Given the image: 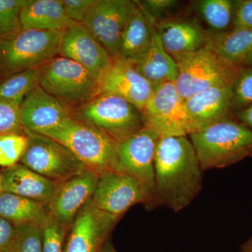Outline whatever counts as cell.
Returning <instances> with one entry per match:
<instances>
[{
	"label": "cell",
	"mask_w": 252,
	"mask_h": 252,
	"mask_svg": "<svg viewBox=\"0 0 252 252\" xmlns=\"http://www.w3.org/2000/svg\"><path fill=\"white\" fill-rule=\"evenodd\" d=\"M203 170L223 168L252 157V130L225 119L190 135Z\"/></svg>",
	"instance_id": "7a4b0ae2"
},
{
	"label": "cell",
	"mask_w": 252,
	"mask_h": 252,
	"mask_svg": "<svg viewBox=\"0 0 252 252\" xmlns=\"http://www.w3.org/2000/svg\"><path fill=\"white\" fill-rule=\"evenodd\" d=\"M252 104V67H243L233 84V111L241 110Z\"/></svg>",
	"instance_id": "1f68e13d"
},
{
	"label": "cell",
	"mask_w": 252,
	"mask_h": 252,
	"mask_svg": "<svg viewBox=\"0 0 252 252\" xmlns=\"http://www.w3.org/2000/svg\"><path fill=\"white\" fill-rule=\"evenodd\" d=\"M240 252H252V239L244 245Z\"/></svg>",
	"instance_id": "60d3db41"
},
{
	"label": "cell",
	"mask_w": 252,
	"mask_h": 252,
	"mask_svg": "<svg viewBox=\"0 0 252 252\" xmlns=\"http://www.w3.org/2000/svg\"><path fill=\"white\" fill-rule=\"evenodd\" d=\"M0 175L3 191L35 200L46 206L54 198L60 184L36 173L22 163L5 168Z\"/></svg>",
	"instance_id": "d6986e66"
},
{
	"label": "cell",
	"mask_w": 252,
	"mask_h": 252,
	"mask_svg": "<svg viewBox=\"0 0 252 252\" xmlns=\"http://www.w3.org/2000/svg\"><path fill=\"white\" fill-rule=\"evenodd\" d=\"M29 0H0V36L21 31L20 14Z\"/></svg>",
	"instance_id": "f546056e"
},
{
	"label": "cell",
	"mask_w": 252,
	"mask_h": 252,
	"mask_svg": "<svg viewBox=\"0 0 252 252\" xmlns=\"http://www.w3.org/2000/svg\"><path fill=\"white\" fill-rule=\"evenodd\" d=\"M137 72L154 85L175 82L178 76L177 63L162 46L154 21L151 45L146 54L133 64Z\"/></svg>",
	"instance_id": "7402d4cb"
},
{
	"label": "cell",
	"mask_w": 252,
	"mask_h": 252,
	"mask_svg": "<svg viewBox=\"0 0 252 252\" xmlns=\"http://www.w3.org/2000/svg\"><path fill=\"white\" fill-rule=\"evenodd\" d=\"M67 147L99 176L117 170V143L98 129L70 117L57 127L39 132Z\"/></svg>",
	"instance_id": "3957f363"
},
{
	"label": "cell",
	"mask_w": 252,
	"mask_h": 252,
	"mask_svg": "<svg viewBox=\"0 0 252 252\" xmlns=\"http://www.w3.org/2000/svg\"><path fill=\"white\" fill-rule=\"evenodd\" d=\"M61 2L71 21L82 23L96 0H61Z\"/></svg>",
	"instance_id": "e575fe53"
},
{
	"label": "cell",
	"mask_w": 252,
	"mask_h": 252,
	"mask_svg": "<svg viewBox=\"0 0 252 252\" xmlns=\"http://www.w3.org/2000/svg\"><path fill=\"white\" fill-rule=\"evenodd\" d=\"M72 109L36 86L21 106V122L24 132L39 133L57 127L72 117Z\"/></svg>",
	"instance_id": "ac0fdd59"
},
{
	"label": "cell",
	"mask_w": 252,
	"mask_h": 252,
	"mask_svg": "<svg viewBox=\"0 0 252 252\" xmlns=\"http://www.w3.org/2000/svg\"><path fill=\"white\" fill-rule=\"evenodd\" d=\"M63 31L21 30L0 36V73L3 79L31 68L41 67L59 56Z\"/></svg>",
	"instance_id": "8992f818"
},
{
	"label": "cell",
	"mask_w": 252,
	"mask_h": 252,
	"mask_svg": "<svg viewBox=\"0 0 252 252\" xmlns=\"http://www.w3.org/2000/svg\"><path fill=\"white\" fill-rule=\"evenodd\" d=\"M2 191V179H1V176L0 175V193Z\"/></svg>",
	"instance_id": "b9f144b4"
},
{
	"label": "cell",
	"mask_w": 252,
	"mask_h": 252,
	"mask_svg": "<svg viewBox=\"0 0 252 252\" xmlns=\"http://www.w3.org/2000/svg\"><path fill=\"white\" fill-rule=\"evenodd\" d=\"M100 252H117L115 250L114 247L113 246L112 243H111L110 240H107L104 244L103 248L101 250Z\"/></svg>",
	"instance_id": "ab89813d"
},
{
	"label": "cell",
	"mask_w": 252,
	"mask_h": 252,
	"mask_svg": "<svg viewBox=\"0 0 252 252\" xmlns=\"http://www.w3.org/2000/svg\"><path fill=\"white\" fill-rule=\"evenodd\" d=\"M91 205L117 218L136 204L150 209L157 207L142 186L130 176L109 170L99 176Z\"/></svg>",
	"instance_id": "8fae6325"
},
{
	"label": "cell",
	"mask_w": 252,
	"mask_h": 252,
	"mask_svg": "<svg viewBox=\"0 0 252 252\" xmlns=\"http://www.w3.org/2000/svg\"><path fill=\"white\" fill-rule=\"evenodd\" d=\"M142 114L144 127L154 131L160 138L190 135L185 99L179 94L175 82L156 86Z\"/></svg>",
	"instance_id": "9c48e42d"
},
{
	"label": "cell",
	"mask_w": 252,
	"mask_h": 252,
	"mask_svg": "<svg viewBox=\"0 0 252 252\" xmlns=\"http://www.w3.org/2000/svg\"><path fill=\"white\" fill-rule=\"evenodd\" d=\"M194 8L199 17L211 30L210 33L223 32L232 28L235 1L200 0L195 1Z\"/></svg>",
	"instance_id": "484cf974"
},
{
	"label": "cell",
	"mask_w": 252,
	"mask_h": 252,
	"mask_svg": "<svg viewBox=\"0 0 252 252\" xmlns=\"http://www.w3.org/2000/svg\"><path fill=\"white\" fill-rule=\"evenodd\" d=\"M42 252H64L69 228L58 221L50 214L39 225Z\"/></svg>",
	"instance_id": "f1b7e54d"
},
{
	"label": "cell",
	"mask_w": 252,
	"mask_h": 252,
	"mask_svg": "<svg viewBox=\"0 0 252 252\" xmlns=\"http://www.w3.org/2000/svg\"><path fill=\"white\" fill-rule=\"evenodd\" d=\"M59 56L77 63L98 80L112 60L108 51L82 23L72 21L63 30Z\"/></svg>",
	"instance_id": "5bb4252c"
},
{
	"label": "cell",
	"mask_w": 252,
	"mask_h": 252,
	"mask_svg": "<svg viewBox=\"0 0 252 252\" xmlns=\"http://www.w3.org/2000/svg\"><path fill=\"white\" fill-rule=\"evenodd\" d=\"M39 86L71 109L98 94L99 80L72 60L57 56L41 68Z\"/></svg>",
	"instance_id": "52a82bcc"
},
{
	"label": "cell",
	"mask_w": 252,
	"mask_h": 252,
	"mask_svg": "<svg viewBox=\"0 0 252 252\" xmlns=\"http://www.w3.org/2000/svg\"><path fill=\"white\" fill-rule=\"evenodd\" d=\"M156 190L159 203L179 212L203 188V169L187 136L160 137L155 158Z\"/></svg>",
	"instance_id": "6da1fadb"
},
{
	"label": "cell",
	"mask_w": 252,
	"mask_h": 252,
	"mask_svg": "<svg viewBox=\"0 0 252 252\" xmlns=\"http://www.w3.org/2000/svg\"><path fill=\"white\" fill-rule=\"evenodd\" d=\"M3 77L2 76H1V73H0V82H1V81L2 80Z\"/></svg>",
	"instance_id": "7bdbcfd3"
},
{
	"label": "cell",
	"mask_w": 252,
	"mask_h": 252,
	"mask_svg": "<svg viewBox=\"0 0 252 252\" xmlns=\"http://www.w3.org/2000/svg\"><path fill=\"white\" fill-rule=\"evenodd\" d=\"M155 86L137 72L132 63L115 56L99 78L98 94L120 96L142 112Z\"/></svg>",
	"instance_id": "9a60e30c"
},
{
	"label": "cell",
	"mask_w": 252,
	"mask_h": 252,
	"mask_svg": "<svg viewBox=\"0 0 252 252\" xmlns=\"http://www.w3.org/2000/svg\"><path fill=\"white\" fill-rule=\"evenodd\" d=\"M21 30L63 31L72 22L61 0H29L20 14Z\"/></svg>",
	"instance_id": "603a6c76"
},
{
	"label": "cell",
	"mask_w": 252,
	"mask_h": 252,
	"mask_svg": "<svg viewBox=\"0 0 252 252\" xmlns=\"http://www.w3.org/2000/svg\"><path fill=\"white\" fill-rule=\"evenodd\" d=\"M159 136L144 127L117 143V171L138 182L157 206L160 205L156 190L154 158Z\"/></svg>",
	"instance_id": "30bf717a"
},
{
	"label": "cell",
	"mask_w": 252,
	"mask_h": 252,
	"mask_svg": "<svg viewBox=\"0 0 252 252\" xmlns=\"http://www.w3.org/2000/svg\"><path fill=\"white\" fill-rule=\"evenodd\" d=\"M137 7L130 0H96L82 24L115 57L126 25Z\"/></svg>",
	"instance_id": "7c38bea8"
},
{
	"label": "cell",
	"mask_w": 252,
	"mask_h": 252,
	"mask_svg": "<svg viewBox=\"0 0 252 252\" xmlns=\"http://www.w3.org/2000/svg\"><path fill=\"white\" fill-rule=\"evenodd\" d=\"M49 215L46 205L16 194L0 193V216L15 226L27 224L40 225Z\"/></svg>",
	"instance_id": "d4e9b609"
},
{
	"label": "cell",
	"mask_w": 252,
	"mask_h": 252,
	"mask_svg": "<svg viewBox=\"0 0 252 252\" xmlns=\"http://www.w3.org/2000/svg\"><path fill=\"white\" fill-rule=\"evenodd\" d=\"M238 122L252 130V104L235 113Z\"/></svg>",
	"instance_id": "74e56055"
},
{
	"label": "cell",
	"mask_w": 252,
	"mask_h": 252,
	"mask_svg": "<svg viewBox=\"0 0 252 252\" xmlns=\"http://www.w3.org/2000/svg\"><path fill=\"white\" fill-rule=\"evenodd\" d=\"M231 29H252V0L235 1Z\"/></svg>",
	"instance_id": "d590c367"
},
{
	"label": "cell",
	"mask_w": 252,
	"mask_h": 252,
	"mask_svg": "<svg viewBox=\"0 0 252 252\" xmlns=\"http://www.w3.org/2000/svg\"><path fill=\"white\" fill-rule=\"evenodd\" d=\"M241 67H252V50L247 55L245 59L243 60V63L241 64Z\"/></svg>",
	"instance_id": "f35d334b"
},
{
	"label": "cell",
	"mask_w": 252,
	"mask_h": 252,
	"mask_svg": "<svg viewBox=\"0 0 252 252\" xmlns=\"http://www.w3.org/2000/svg\"><path fill=\"white\" fill-rule=\"evenodd\" d=\"M119 220L89 201L69 226L64 252H100Z\"/></svg>",
	"instance_id": "4fadbf2b"
},
{
	"label": "cell",
	"mask_w": 252,
	"mask_h": 252,
	"mask_svg": "<svg viewBox=\"0 0 252 252\" xmlns=\"http://www.w3.org/2000/svg\"><path fill=\"white\" fill-rule=\"evenodd\" d=\"M9 133H25L21 107L0 99V135Z\"/></svg>",
	"instance_id": "d6a6232c"
},
{
	"label": "cell",
	"mask_w": 252,
	"mask_h": 252,
	"mask_svg": "<svg viewBox=\"0 0 252 252\" xmlns=\"http://www.w3.org/2000/svg\"><path fill=\"white\" fill-rule=\"evenodd\" d=\"M205 47L236 65L252 50V29H230L220 33L207 32Z\"/></svg>",
	"instance_id": "cb8c5ba5"
},
{
	"label": "cell",
	"mask_w": 252,
	"mask_h": 252,
	"mask_svg": "<svg viewBox=\"0 0 252 252\" xmlns=\"http://www.w3.org/2000/svg\"><path fill=\"white\" fill-rule=\"evenodd\" d=\"M172 58L178 67L176 88L185 99L210 88L233 85L243 67L226 61L205 46Z\"/></svg>",
	"instance_id": "5b68a950"
},
{
	"label": "cell",
	"mask_w": 252,
	"mask_h": 252,
	"mask_svg": "<svg viewBox=\"0 0 252 252\" xmlns=\"http://www.w3.org/2000/svg\"><path fill=\"white\" fill-rule=\"evenodd\" d=\"M232 98L233 85L210 88L185 99L190 135L230 119Z\"/></svg>",
	"instance_id": "e0dca14e"
},
{
	"label": "cell",
	"mask_w": 252,
	"mask_h": 252,
	"mask_svg": "<svg viewBox=\"0 0 252 252\" xmlns=\"http://www.w3.org/2000/svg\"><path fill=\"white\" fill-rule=\"evenodd\" d=\"M28 143L26 133L0 135V166H14L22 158Z\"/></svg>",
	"instance_id": "83f0119b"
},
{
	"label": "cell",
	"mask_w": 252,
	"mask_h": 252,
	"mask_svg": "<svg viewBox=\"0 0 252 252\" xmlns=\"http://www.w3.org/2000/svg\"><path fill=\"white\" fill-rule=\"evenodd\" d=\"M11 252H42L40 226L36 224L16 226V237Z\"/></svg>",
	"instance_id": "4dcf8cb0"
},
{
	"label": "cell",
	"mask_w": 252,
	"mask_h": 252,
	"mask_svg": "<svg viewBox=\"0 0 252 252\" xmlns=\"http://www.w3.org/2000/svg\"><path fill=\"white\" fill-rule=\"evenodd\" d=\"M24 132L28 137V143L21 162L33 171L61 183L87 169L58 141L35 132Z\"/></svg>",
	"instance_id": "ba28073f"
},
{
	"label": "cell",
	"mask_w": 252,
	"mask_h": 252,
	"mask_svg": "<svg viewBox=\"0 0 252 252\" xmlns=\"http://www.w3.org/2000/svg\"><path fill=\"white\" fill-rule=\"evenodd\" d=\"M136 4L148 14L156 23L167 21L179 1L175 0H144L135 1Z\"/></svg>",
	"instance_id": "836d02e7"
},
{
	"label": "cell",
	"mask_w": 252,
	"mask_h": 252,
	"mask_svg": "<svg viewBox=\"0 0 252 252\" xmlns=\"http://www.w3.org/2000/svg\"><path fill=\"white\" fill-rule=\"evenodd\" d=\"M154 21L137 5L135 12L126 25L116 56L132 64L138 62L152 43Z\"/></svg>",
	"instance_id": "44dd1931"
},
{
	"label": "cell",
	"mask_w": 252,
	"mask_h": 252,
	"mask_svg": "<svg viewBox=\"0 0 252 252\" xmlns=\"http://www.w3.org/2000/svg\"><path fill=\"white\" fill-rule=\"evenodd\" d=\"M98 179V175L86 169L60 183L47 206L50 215L69 228L81 209L92 198Z\"/></svg>",
	"instance_id": "2e32d148"
},
{
	"label": "cell",
	"mask_w": 252,
	"mask_h": 252,
	"mask_svg": "<svg viewBox=\"0 0 252 252\" xmlns=\"http://www.w3.org/2000/svg\"><path fill=\"white\" fill-rule=\"evenodd\" d=\"M72 117L122 142L144 127L142 112L134 104L114 94H100L72 109Z\"/></svg>",
	"instance_id": "277c9868"
},
{
	"label": "cell",
	"mask_w": 252,
	"mask_h": 252,
	"mask_svg": "<svg viewBox=\"0 0 252 252\" xmlns=\"http://www.w3.org/2000/svg\"><path fill=\"white\" fill-rule=\"evenodd\" d=\"M41 68H31L4 78L0 82V99L21 107L28 94L39 86Z\"/></svg>",
	"instance_id": "4316f807"
},
{
	"label": "cell",
	"mask_w": 252,
	"mask_h": 252,
	"mask_svg": "<svg viewBox=\"0 0 252 252\" xmlns=\"http://www.w3.org/2000/svg\"><path fill=\"white\" fill-rule=\"evenodd\" d=\"M16 237V226L0 216V252H11Z\"/></svg>",
	"instance_id": "8d00e7d4"
},
{
	"label": "cell",
	"mask_w": 252,
	"mask_h": 252,
	"mask_svg": "<svg viewBox=\"0 0 252 252\" xmlns=\"http://www.w3.org/2000/svg\"><path fill=\"white\" fill-rule=\"evenodd\" d=\"M155 28L167 54L194 52L206 44L207 32L195 23L170 20L156 23Z\"/></svg>",
	"instance_id": "ffe728a7"
}]
</instances>
